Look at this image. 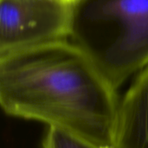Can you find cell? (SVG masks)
I'll list each match as a JSON object with an SVG mask.
<instances>
[{"label":"cell","mask_w":148,"mask_h":148,"mask_svg":"<svg viewBox=\"0 0 148 148\" xmlns=\"http://www.w3.org/2000/svg\"><path fill=\"white\" fill-rule=\"evenodd\" d=\"M113 148H148V68L120 101Z\"/></svg>","instance_id":"277c9868"},{"label":"cell","mask_w":148,"mask_h":148,"mask_svg":"<svg viewBox=\"0 0 148 148\" xmlns=\"http://www.w3.org/2000/svg\"><path fill=\"white\" fill-rule=\"evenodd\" d=\"M91 58L71 41L0 55V104L12 117L45 123L113 148L120 101Z\"/></svg>","instance_id":"6da1fadb"},{"label":"cell","mask_w":148,"mask_h":148,"mask_svg":"<svg viewBox=\"0 0 148 148\" xmlns=\"http://www.w3.org/2000/svg\"><path fill=\"white\" fill-rule=\"evenodd\" d=\"M70 41L117 89L148 68V0H75Z\"/></svg>","instance_id":"7a4b0ae2"},{"label":"cell","mask_w":148,"mask_h":148,"mask_svg":"<svg viewBox=\"0 0 148 148\" xmlns=\"http://www.w3.org/2000/svg\"><path fill=\"white\" fill-rule=\"evenodd\" d=\"M71 21L64 0H0V55L69 40Z\"/></svg>","instance_id":"3957f363"},{"label":"cell","mask_w":148,"mask_h":148,"mask_svg":"<svg viewBox=\"0 0 148 148\" xmlns=\"http://www.w3.org/2000/svg\"><path fill=\"white\" fill-rule=\"evenodd\" d=\"M64 1H65V0H64Z\"/></svg>","instance_id":"52a82bcc"},{"label":"cell","mask_w":148,"mask_h":148,"mask_svg":"<svg viewBox=\"0 0 148 148\" xmlns=\"http://www.w3.org/2000/svg\"><path fill=\"white\" fill-rule=\"evenodd\" d=\"M42 148H104L66 131L49 127Z\"/></svg>","instance_id":"5b68a950"},{"label":"cell","mask_w":148,"mask_h":148,"mask_svg":"<svg viewBox=\"0 0 148 148\" xmlns=\"http://www.w3.org/2000/svg\"><path fill=\"white\" fill-rule=\"evenodd\" d=\"M66 2H69V3H72L73 1H75V0H65Z\"/></svg>","instance_id":"8992f818"}]
</instances>
